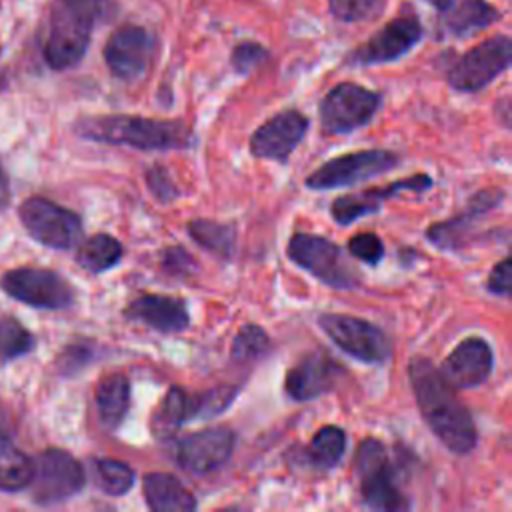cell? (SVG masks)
<instances>
[{
  "label": "cell",
  "instance_id": "1",
  "mask_svg": "<svg viewBox=\"0 0 512 512\" xmlns=\"http://www.w3.org/2000/svg\"><path fill=\"white\" fill-rule=\"evenodd\" d=\"M408 380L418 410L440 444L452 454L472 452L478 442L476 422L438 366L424 356H414L408 362Z\"/></svg>",
  "mask_w": 512,
  "mask_h": 512
},
{
  "label": "cell",
  "instance_id": "2",
  "mask_svg": "<svg viewBox=\"0 0 512 512\" xmlns=\"http://www.w3.org/2000/svg\"><path fill=\"white\" fill-rule=\"evenodd\" d=\"M74 132L92 142L128 146L144 152L186 150L194 144L192 128L182 120L144 118L130 114L88 116L76 122Z\"/></svg>",
  "mask_w": 512,
  "mask_h": 512
},
{
  "label": "cell",
  "instance_id": "3",
  "mask_svg": "<svg viewBox=\"0 0 512 512\" xmlns=\"http://www.w3.org/2000/svg\"><path fill=\"white\" fill-rule=\"evenodd\" d=\"M110 10V0H56L44 40V60L52 70L76 66L90 44L92 28Z\"/></svg>",
  "mask_w": 512,
  "mask_h": 512
},
{
  "label": "cell",
  "instance_id": "4",
  "mask_svg": "<svg viewBox=\"0 0 512 512\" xmlns=\"http://www.w3.org/2000/svg\"><path fill=\"white\" fill-rule=\"evenodd\" d=\"M286 254L290 262L330 288L354 290L362 284L358 270L346 260L342 248L324 236L296 232L286 244Z\"/></svg>",
  "mask_w": 512,
  "mask_h": 512
},
{
  "label": "cell",
  "instance_id": "5",
  "mask_svg": "<svg viewBox=\"0 0 512 512\" xmlns=\"http://www.w3.org/2000/svg\"><path fill=\"white\" fill-rule=\"evenodd\" d=\"M356 472L364 506L372 510H408L412 504L398 486V472L382 440L364 438L356 450Z\"/></svg>",
  "mask_w": 512,
  "mask_h": 512
},
{
  "label": "cell",
  "instance_id": "6",
  "mask_svg": "<svg viewBox=\"0 0 512 512\" xmlns=\"http://www.w3.org/2000/svg\"><path fill=\"white\" fill-rule=\"evenodd\" d=\"M318 326L342 352L364 364H384L392 356L390 336L374 322L350 314L324 312L318 316Z\"/></svg>",
  "mask_w": 512,
  "mask_h": 512
},
{
  "label": "cell",
  "instance_id": "7",
  "mask_svg": "<svg viewBox=\"0 0 512 512\" xmlns=\"http://www.w3.org/2000/svg\"><path fill=\"white\" fill-rule=\"evenodd\" d=\"M398 164H400V158L392 150H386V148L356 150V152H348V154L326 160L314 172H310L304 184L310 190H318V192L348 188L368 178L386 174L394 170Z\"/></svg>",
  "mask_w": 512,
  "mask_h": 512
},
{
  "label": "cell",
  "instance_id": "8",
  "mask_svg": "<svg viewBox=\"0 0 512 512\" xmlns=\"http://www.w3.org/2000/svg\"><path fill=\"white\" fill-rule=\"evenodd\" d=\"M512 44L506 34L486 38L446 68V82L458 92H478L508 70Z\"/></svg>",
  "mask_w": 512,
  "mask_h": 512
},
{
  "label": "cell",
  "instance_id": "9",
  "mask_svg": "<svg viewBox=\"0 0 512 512\" xmlns=\"http://www.w3.org/2000/svg\"><path fill=\"white\" fill-rule=\"evenodd\" d=\"M18 216L26 232L42 246L72 250L82 238L80 216L48 198H26L18 208Z\"/></svg>",
  "mask_w": 512,
  "mask_h": 512
},
{
  "label": "cell",
  "instance_id": "10",
  "mask_svg": "<svg viewBox=\"0 0 512 512\" xmlns=\"http://www.w3.org/2000/svg\"><path fill=\"white\" fill-rule=\"evenodd\" d=\"M382 104V96L356 82H340L326 92L318 106L324 132L350 134L366 126Z\"/></svg>",
  "mask_w": 512,
  "mask_h": 512
},
{
  "label": "cell",
  "instance_id": "11",
  "mask_svg": "<svg viewBox=\"0 0 512 512\" xmlns=\"http://www.w3.org/2000/svg\"><path fill=\"white\" fill-rule=\"evenodd\" d=\"M82 464L62 448H46L34 460V474L28 484L32 500L40 506L60 504L84 488Z\"/></svg>",
  "mask_w": 512,
  "mask_h": 512
},
{
  "label": "cell",
  "instance_id": "12",
  "mask_svg": "<svg viewBox=\"0 0 512 512\" xmlns=\"http://www.w3.org/2000/svg\"><path fill=\"white\" fill-rule=\"evenodd\" d=\"M236 444V434L228 426H210L180 438L170 444L172 460L188 474L204 476L222 468Z\"/></svg>",
  "mask_w": 512,
  "mask_h": 512
},
{
  "label": "cell",
  "instance_id": "13",
  "mask_svg": "<svg viewBox=\"0 0 512 512\" xmlns=\"http://www.w3.org/2000/svg\"><path fill=\"white\" fill-rule=\"evenodd\" d=\"M2 290L28 306L44 310H64L74 304L72 284L54 270L14 268L2 276Z\"/></svg>",
  "mask_w": 512,
  "mask_h": 512
},
{
  "label": "cell",
  "instance_id": "14",
  "mask_svg": "<svg viewBox=\"0 0 512 512\" xmlns=\"http://www.w3.org/2000/svg\"><path fill=\"white\" fill-rule=\"evenodd\" d=\"M238 392V386L226 384L202 392H188L180 386H170L158 408L156 420L160 422V428H178L198 418H212L228 410Z\"/></svg>",
  "mask_w": 512,
  "mask_h": 512
},
{
  "label": "cell",
  "instance_id": "15",
  "mask_svg": "<svg viewBox=\"0 0 512 512\" xmlns=\"http://www.w3.org/2000/svg\"><path fill=\"white\" fill-rule=\"evenodd\" d=\"M422 24L414 14H402L390 20L364 44L348 54L352 66H376L388 64L408 54L422 40Z\"/></svg>",
  "mask_w": 512,
  "mask_h": 512
},
{
  "label": "cell",
  "instance_id": "16",
  "mask_svg": "<svg viewBox=\"0 0 512 512\" xmlns=\"http://www.w3.org/2000/svg\"><path fill=\"white\" fill-rule=\"evenodd\" d=\"M154 48L156 38L150 30L138 24H124L110 34L104 46V62L116 78L134 82L146 74Z\"/></svg>",
  "mask_w": 512,
  "mask_h": 512
},
{
  "label": "cell",
  "instance_id": "17",
  "mask_svg": "<svg viewBox=\"0 0 512 512\" xmlns=\"http://www.w3.org/2000/svg\"><path fill=\"white\" fill-rule=\"evenodd\" d=\"M308 126L310 120L302 112L294 108L282 110L252 132L248 150L254 158L284 164L304 140Z\"/></svg>",
  "mask_w": 512,
  "mask_h": 512
},
{
  "label": "cell",
  "instance_id": "18",
  "mask_svg": "<svg viewBox=\"0 0 512 512\" xmlns=\"http://www.w3.org/2000/svg\"><path fill=\"white\" fill-rule=\"evenodd\" d=\"M344 376L342 364H338L324 350L302 356L284 376V390L294 402H310L336 388Z\"/></svg>",
  "mask_w": 512,
  "mask_h": 512
},
{
  "label": "cell",
  "instance_id": "19",
  "mask_svg": "<svg viewBox=\"0 0 512 512\" xmlns=\"http://www.w3.org/2000/svg\"><path fill=\"white\" fill-rule=\"evenodd\" d=\"M494 368V352L482 336L460 340L438 366L440 374L460 390L484 384Z\"/></svg>",
  "mask_w": 512,
  "mask_h": 512
},
{
  "label": "cell",
  "instance_id": "20",
  "mask_svg": "<svg viewBox=\"0 0 512 512\" xmlns=\"http://www.w3.org/2000/svg\"><path fill=\"white\" fill-rule=\"evenodd\" d=\"M432 178L428 174H412L404 180H394L386 186H374L368 190H360L356 194H342L338 196L332 204H330V216L340 224V226H348L368 214H374L380 210L382 202L398 196L400 192L408 190V192H426L428 188H432Z\"/></svg>",
  "mask_w": 512,
  "mask_h": 512
},
{
  "label": "cell",
  "instance_id": "21",
  "mask_svg": "<svg viewBox=\"0 0 512 512\" xmlns=\"http://www.w3.org/2000/svg\"><path fill=\"white\" fill-rule=\"evenodd\" d=\"M502 200H504V192L500 188H488V190L476 192L468 200V206L460 214L428 226V230H426L428 242L440 250L462 248L466 242V236L474 228V222L480 216H484L486 212H490L492 208L500 206Z\"/></svg>",
  "mask_w": 512,
  "mask_h": 512
},
{
  "label": "cell",
  "instance_id": "22",
  "mask_svg": "<svg viewBox=\"0 0 512 512\" xmlns=\"http://www.w3.org/2000/svg\"><path fill=\"white\" fill-rule=\"evenodd\" d=\"M124 316L160 334H180L190 326V312L182 298L166 294H142L134 298Z\"/></svg>",
  "mask_w": 512,
  "mask_h": 512
},
{
  "label": "cell",
  "instance_id": "23",
  "mask_svg": "<svg viewBox=\"0 0 512 512\" xmlns=\"http://www.w3.org/2000/svg\"><path fill=\"white\" fill-rule=\"evenodd\" d=\"M142 492L154 512H192L198 508L196 496L168 472H148L142 480Z\"/></svg>",
  "mask_w": 512,
  "mask_h": 512
},
{
  "label": "cell",
  "instance_id": "24",
  "mask_svg": "<svg viewBox=\"0 0 512 512\" xmlns=\"http://www.w3.org/2000/svg\"><path fill=\"white\" fill-rule=\"evenodd\" d=\"M500 18V10L488 0H454L440 12V26L452 36H470Z\"/></svg>",
  "mask_w": 512,
  "mask_h": 512
},
{
  "label": "cell",
  "instance_id": "25",
  "mask_svg": "<svg viewBox=\"0 0 512 512\" xmlns=\"http://www.w3.org/2000/svg\"><path fill=\"white\" fill-rule=\"evenodd\" d=\"M96 410L102 426L106 430H116L130 408V380L122 372L106 374L98 380L96 392Z\"/></svg>",
  "mask_w": 512,
  "mask_h": 512
},
{
  "label": "cell",
  "instance_id": "26",
  "mask_svg": "<svg viewBox=\"0 0 512 512\" xmlns=\"http://www.w3.org/2000/svg\"><path fill=\"white\" fill-rule=\"evenodd\" d=\"M186 232L202 250L226 260L234 256L236 228L232 224L208 218H194L186 224Z\"/></svg>",
  "mask_w": 512,
  "mask_h": 512
},
{
  "label": "cell",
  "instance_id": "27",
  "mask_svg": "<svg viewBox=\"0 0 512 512\" xmlns=\"http://www.w3.org/2000/svg\"><path fill=\"white\" fill-rule=\"evenodd\" d=\"M122 254H124V248L120 240L114 238L112 234L100 232L80 244L76 262L92 274H102L114 268L122 260Z\"/></svg>",
  "mask_w": 512,
  "mask_h": 512
},
{
  "label": "cell",
  "instance_id": "28",
  "mask_svg": "<svg viewBox=\"0 0 512 512\" xmlns=\"http://www.w3.org/2000/svg\"><path fill=\"white\" fill-rule=\"evenodd\" d=\"M34 474V460L18 450L6 434H0V490L20 492L28 488Z\"/></svg>",
  "mask_w": 512,
  "mask_h": 512
},
{
  "label": "cell",
  "instance_id": "29",
  "mask_svg": "<svg viewBox=\"0 0 512 512\" xmlns=\"http://www.w3.org/2000/svg\"><path fill=\"white\" fill-rule=\"evenodd\" d=\"M346 452V432L340 426L326 424L312 436L306 448V462L318 470L334 468Z\"/></svg>",
  "mask_w": 512,
  "mask_h": 512
},
{
  "label": "cell",
  "instance_id": "30",
  "mask_svg": "<svg viewBox=\"0 0 512 512\" xmlns=\"http://www.w3.org/2000/svg\"><path fill=\"white\" fill-rule=\"evenodd\" d=\"M136 480V472L130 464L116 458L94 460V482L108 496L126 494Z\"/></svg>",
  "mask_w": 512,
  "mask_h": 512
},
{
  "label": "cell",
  "instance_id": "31",
  "mask_svg": "<svg viewBox=\"0 0 512 512\" xmlns=\"http://www.w3.org/2000/svg\"><path fill=\"white\" fill-rule=\"evenodd\" d=\"M268 350H270L268 332L258 324H244L240 326V330L232 340L230 358L238 364H246L262 358Z\"/></svg>",
  "mask_w": 512,
  "mask_h": 512
},
{
  "label": "cell",
  "instance_id": "32",
  "mask_svg": "<svg viewBox=\"0 0 512 512\" xmlns=\"http://www.w3.org/2000/svg\"><path fill=\"white\" fill-rule=\"evenodd\" d=\"M34 348V336L16 318H0V364L12 362Z\"/></svg>",
  "mask_w": 512,
  "mask_h": 512
},
{
  "label": "cell",
  "instance_id": "33",
  "mask_svg": "<svg viewBox=\"0 0 512 512\" xmlns=\"http://www.w3.org/2000/svg\"><path fill=\"white\" fill-rule=\"evenodd\" d=\"M386 0H328L330 14L340 22H368L384 12Z\"/></svg>",
  "mask_w": 512,
  "mask_h": 512
},
{
  "label": "cell",
  "instance_id": "34",
  "mask_svg": "<svg viewBox=\"0 0 512 512\" xmlns=\"http://www.w3.org/2000/svg\"><path fill=\"white\" fill-rule=\"evenodd\" d=\"M94 360V344L90 340L70 342L56 360V370L62 376H74Z\"/></svg>",
  "mask_w": 512,
  "mask_h": 512
},
{
  "label": "cell",
  "instance_id": "35",
  "mask_svg": "<svg viewBox=\"0 0 512 512\" xmlns=\"http://www.w3.org/2000/svg\"><path fill=\"white\" fill-rule=\"evenodd\" d=\"M144 182H146L148 190L152 192V196L160 204H170V202H174L180 196V188L176 186V182L172 180L170 172L162 164H152L144 172Z\"/></svg>",
  "mask_w": 512,
  "mask_h": 512
},
{
  "label": "cell",
  "instance_id": "36",
  "mask_svg": "<svg viewBox=\"0 0 512 512\" xmlns=\"http://www.w3.org/2000/svg\"><path fill=\"white\" fill-rule=\"evenodd\" d=\"M348 252L356 260H360L368 266H376L384 258V244H382L380 236L374 232H358L348 240Z\"/></svg>",
  "mask_w": 512,
  "mask_h": 512
},
{
  "label": "cell",
  "instance_id": "37",
  "mask_svg": "<svg viewBox=\"0 0 512 512\" xmlns=\"http://www.w3.org/2000/svg\"><path fill=\"white\" fill-rule=\"evenodd\" d=\"M268 50L252 40L240 42L234 46L232 54H230V64L238 74H250L252 70H256L258 66H262L268 60Z\"/></svg>",
  "mask_w": 512,
  "mask_h": 512
},
{
  "label": "cell",
  "instance_id": "38",
  "mask_svg": "<svg viewBox=\"0 0 512 512\" xmlns=\"http://www.w3.org/2000/svg\"><path fill=\"white\" fill-rule=\"evenodd\" d=\"M160 262H162V268L168 274L178 276V278L190 276L198 268V264L192 258V254L186 248H182V246H168V248H164L162 256H160Z\"/></svg>",
  "mask_w": 512,
  "mask_h": 512
},
{
  "label": "cell",
  "instance_id": "39",
  "mask_svg": "<svg viewBox=\"0 0 512 512\" xmlns=\"http://www.w3.org/2000/svg\"><path fill=\"white\" fill-rule=\"evenodd\" d=\"M486 288L490 294L496 296H508L512 290V270H510V258H502L488 274Z\"/></svg>",
  "mask_w": 512,
  "mask_h": 512
},
{
  "label": "cell",
  "instance_id": "40",
  "mask_svg": "<svg viewBox=\"0 0 512 512\" xmlns=\"http://www.w3.org/2000/svg\"><path fill=\"white\" fill-rule=\"evenodd\" d=\"M10 204V182L8 174L0 162V210H4Z\"/></svg>",
  "mask_w": 512,
  "mask_h": 512
},
{
  "label": "cell",
  "instance_id": "41",
  "mask_svg": "<svg viewBox=\"0 0 512 512\" xmlns=\"http://www.w3.org/2000/svg\"><path fill=\"white\" fill-rule=\"evenodd\" d=\"M426 2H428V4H432L434 8H438V10L442 12V10H444V8H448L454 0H426Z\"/></svg>",
  "mask_w": 512,
  "mask_h": 512
},
{
  "label": "cell",
  "instance_id": "42",
  "mask_svg": "<svg viewBox=\"0 0 512 512\" xmlns=\"http://www.w3.org/2000/svg\"><path fill=\"white\" fill-rule=\"evenodd\" d=\"M6 426H8V422H6V412H4V408L0 406V434H6Z\"/></svg>",
  "mask_w": 512,
  "mask_h": 512
}]
</instances>
